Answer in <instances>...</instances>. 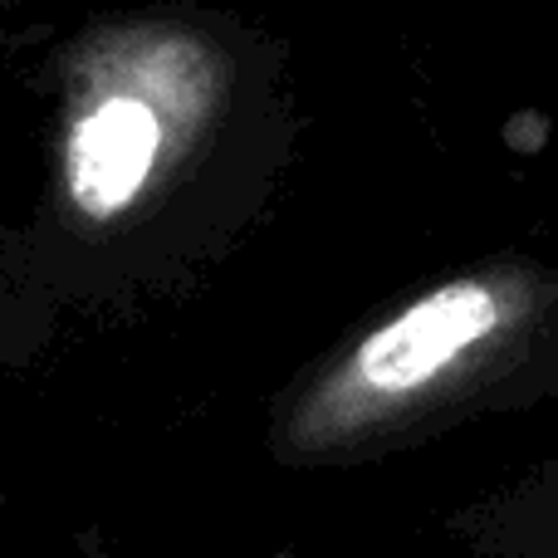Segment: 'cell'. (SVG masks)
Returning a JSON list of instances; mask_svg holds the SVG:
<instances>
[{
  "instance_id": "obj_1",
  "label": "cell",
  "mask_w": 558,
  "mask_h": 558,
  "mask_svg": "<svg viewBox=\"0 0 558 558\" xmlns=\"http://www.w3.org/2000/svg\"><path fill=\"white\" fill-rule=\"evenodd\" d=\"M558 397V265L495 255L436 279L284 383L270 456L343 471Z\"/></svg>"
},
{
  "instance_id": "obj_2",
  "label": "cell",
  "mask_w": 558,
  "mask_h": 558,
  "mask_svg": "<svg viewBox=\"0 0 558 558\" xmlns=\"http://www.w3.org/2000/svg\"><path fill=\"white\" fill-rule=\"evenodd\" d=\"M241 137H289L279 69L251 39L143 20L78 59L59 133V206L84 231L143 226Z\"/></svg>"
},
{
  "instance_id": "obj_3",
  "label": "cell",
  "mask_w": 558,
  "mask_h": 558,
  "mask_svg": "<svg viewBox=\"0 0 558 558\" xmlns=\"http://www.w3.org/2000/svg\"><path fill=\"white\" fill-rule=\"evenodd\" d=\"M446 539L471 558H558V451L456 505Z\"/></svg>"
},
{
  "instance_id": "obj_4",
  "label": "cell",
  "mask_w": 558,
  "mask_h": 558,
  "mask_svg": "<svg viewBox=\"0 0 558 558\" xmlns=\"http://www.w3.org/2000/svg\"><path fill=\"white\" fill-rule=\"evenodd\" d=\"M5 304H10V294H5V289H0V324H5Z\"/></svg>"
},
{
  "instance_id": "obj_5",
  "label": "cell",
  "mask_w": 558,
  "mask_h": 558,
  "mask_svg": "<svg viewBox=\"0 0 558 558\" xmlns=\"http://www.w3.org/2000/svg\"><path fill=\"white\" fill-rule=\"evenodd\" d=\"M69 558H113V554H69Z\"/></svg>"
}]
</instances>
